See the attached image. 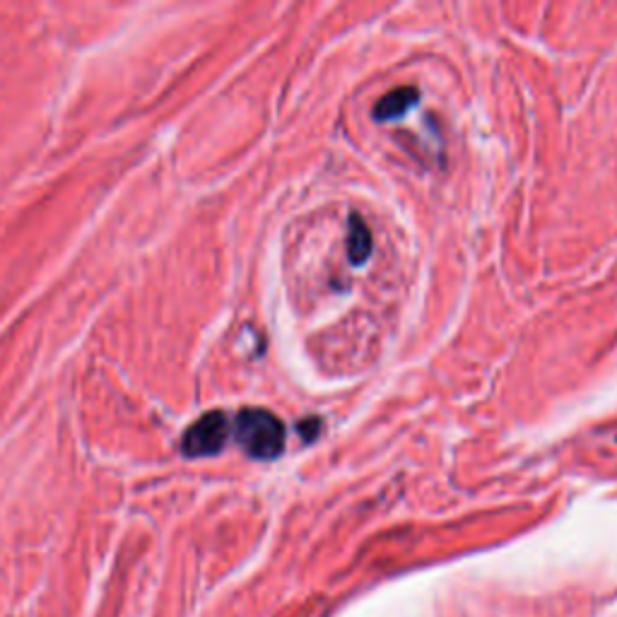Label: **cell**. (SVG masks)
Masks as SVG:
<instances>
[{
    "instance_id": "1",
    "label": "cell",
    "mask_w": 617,
    "mask_h": 617,
    "mask_svg": "<svg viewBox=\"0 0 617 617\" xmlns=\"http://www.w3.org/2000/svg\"><path fill=\"white\" fill-rule=\"evenodd\" d=\"M234 437L248 456L260 458V461L278 458L285 449V427L270 411H242L234 419Z\"/></svg>"
},
{
    "instance_id": "2",
    "label": "cell",
    "mask_w": 617,
    "mask_h": 617,
    "mask_svg": "<svg viewBox=\"0 0 617 617\" xmlns=\"http://www.w3.org/2000/svg\"><path fill=\"white\" fill-rule=\"evenodd\" d=\"M230 437V419L225 413L213 411L195 419L183 435V451L189 456H213L222 451Z\"/></svg>"
},
{
    "instance_id": "3",
    "label": "cell",
    "mask_w": 617,
    "mask_h": 617,
    "mask_svg": "<svg viewBox=\"0 0 617 617\" xmlns=\"http://www.w3.org/2000/svg\"><path fill=\"white\" fill-rule=\"evenodd\" d=\"M415 102H417V89L415 87L393 89L374 107V118H376V121H391V118H398V116L408 111Z\"/></svg>"
},
{
    "instance_id": "4",
    "label": "cell",
    "mask_w": 617,
    "mask_h": 617,
    "mask_svg": "<svg viewBox=\"0 0 617 617\" xmlns=\"http://www.w3.org/2000/svg\"><path fill=\"white\" fill-rule=\"evenodd\" d=\"M348 252L352 264H364L372 252V234L366 230L362 217L354 215L350 220V234H348Z\"/></svg>"
}]
</instances>
